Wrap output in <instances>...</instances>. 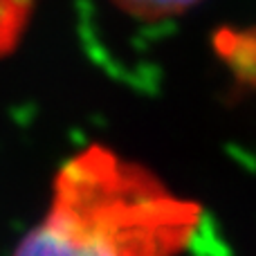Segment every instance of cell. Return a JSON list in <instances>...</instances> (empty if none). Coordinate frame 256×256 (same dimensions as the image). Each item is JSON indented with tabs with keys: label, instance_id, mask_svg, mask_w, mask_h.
<instances>
[{
	"label": "cell",
	"instance_id": "cell-2",
	"mask_svg": "<svg viewBox=\"0 0 256 256\" xmlns=\"http://www.w3.org/2000/svg\"><path fill=\"white\" fill-rule=\"evenodd\" d=\"M36 0H0V54H9L16 48Z\"/></svg>",
	"mask_w": 256,
	"mask_h": 256
},
{
	"label": "cell",
	"instance_id": "cell-3",
	"mask_svg": "<svg viewBox=\"0 0 256 256\" xmlns=\"http://www.w3.org/2000/svg\"><path fill=\"white\" fill-rule=\"evenodd\" d=\"M122 12L130 14L135 18L146 20H160V18H171L178 14L191 9L200 0H112Z\"/></svg>",
	"mask_w": 256,
	"mask_h": 256
},
{
	"label": "cell",
	"instance_id": "cell-1",
	"mask_svg": "<svg viewBox=\"0 0 256 256\" xmlns=\"http://www.w3.org/2000/svg\"><path fill=\"white\" fill-rule=\"evenodd\" d=\"M198 200L104 144L58 166L43 218L14 256H182L202 225Z\"/></svg>",
	"mask_w": 256,
	"mask_h": 256
}]
</instances>
